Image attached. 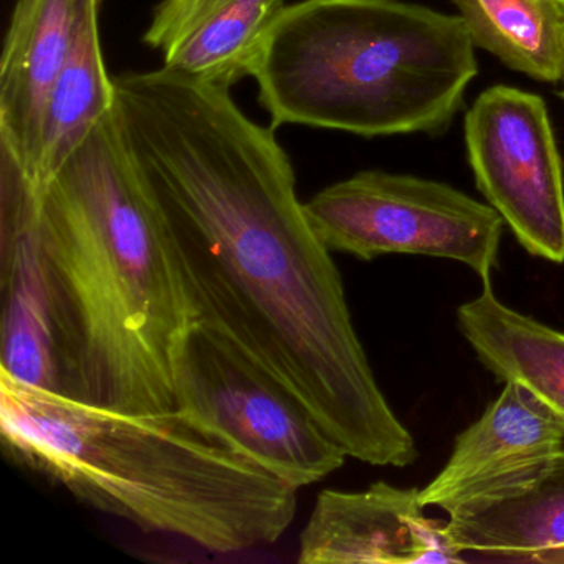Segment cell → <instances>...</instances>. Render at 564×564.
Returning <instances> with one entry per match:
<instances>
[{"mask_svg":"<svg viewBox=\"0 0 564 564\" xmlns=\"http://www.w3.org/2000/svg\"><path fill=\"white\" fill-rule=\"evenodd\" d=\"M113 80L124 147L166 217L197 318L285 382L348 457L414 464L275 128L227 88L164 67Z\"/></svg>","mask_w":564,"mask_h":564,"instance_id":"1","label":"cell"},{"mask_svg":"<svg viewBox=\"0 0 564 564\" xmlns=\"http://www.w3.org/2000/svg\"><path fill=\"white\" fill-rule=\"evenodd\" d=\"M35 232L62 394L123 412L176 409L174 362L196 310L115 108L41 187Z\"/></svg>","mask_w":564,"mask_h":564,"instance_id":"2","label":"cell"},{"mask_svg":"<svg viewBox=\"0 0 564 564\" xmlns=\"http://www.w3.org/2000/svg\"><path fill=\"white\" fill-rule=\"evenodd\" d=\"M4 448L74 497L214 553L276 543L296 490L180 409L123 412L0 372Z\"/></svg>","mask_w":564,"mask_h":564,"instance_id":"3","label":"cell"},{"mask_svg":"<svg viewBox=\"0 0 564 564\" xmlns=\"http://www.w3.org/2000/svg\"><path fill=\"white\" fill-rule=\"evenodd\" d=\"M474 48L460 15L399 0H300L273 25L252 77L272 128L435 133L477 77Z\"/></svg>","mask_w":564,"mask_h":564,"instance_id":"4","label":"cell"},{"mask_svg":"<svg viewBox=\"0 0 564 564\" xmlns=\"http://www.w3.org/2000/svg\"><path fill=\"white\" fill-rule=\"evenodd\" d=\"M174 395L176 409L292 487L323 480L348 457L285 382L204 319L177 349Z\"/></svg>","mask_w":564,"mask_h":564,"instance_id":"5","label":"cell"},{"mask_svg":"<svg viewBox=\"0 0 564 564\" xmlns=\"http://www.w3.org/2000/svg\"><path fill=\"white\" fill-rule=\"evenodd\" d=\"M310 226L332 252L359 260L389 253L454 260L490 282L503 219L448 184L361 171L305 203Z\"/></svg>","mask_w":564,"mask_h":564,"instance_id":"6","label":"cell"},{"mask_svg":"<svg viewBox=\"0 0 564 564\" xmlns=\"http://www.w3.org/2000/svg\"><path fill=\"white\" fill-rule=\"evenodd\" d=\"M478 191L538 259L564 263L563 161L543 98L488 88L465 117Z\"/></svg>","mask_w":564,"mask_h":564,"instance_id":"7","label":"cell"},{"mask_svg":"<svg viewBox=\"0 0 564 564\" xmlns=\"http://www.w3.org/2000/svg\"><path fill=\"white\" fill-rule=\"evenodd\" d=\"M564 448V419L530 389L505 382L480 419L455 438L437 477L421 490L422 507L452 513L527 484Z\"/></svg>","mask_w":564,"mask_h":564,"instance_id":"8","label":"cell"},{"mask_svg":"<svg viewBox=\"0 0 564 564\" xmlns=\"http://www.w3.org/2000/svg\"><path fill=\"white\" fill-rule=\"evenodd\" d=\"M302 564L464 563L445 523L424 514L419 488L376 481L365 491L323 490L300 533Z\"/></svg>","mask_w":564,"mask_h":564,"instance_id":"9","label":"cell"},{"mask_svg":"<svg viewBox=\"0 0 564 564\" xmlns=\"http://www.w3.org/2000/svg\"><path fill=\"white\" fill-rule=\"evenodd\" d=\"M285 0H161L144 44L164 68L229 90L252 77Z\"/></svg>","mask_w":564,"mask_h":564,"instance_id":"10","label":"cell"},{"mask_svg":"<svg viewBox=\"0 0 564 564\" xmlns=\"http://www.w3.org/2000/svg\"><path fill=\"white\" fill-rule=\"evenodd\" d=\"M82 0H18L0 61V141L34 173L48 94L67 62Z\"/></svg>","mask_w":564,"mask_h":564,"instance_id":"11","label":"cell"},{"mask_svg":"<svg viewBox=\"0 0 564 564\" xmlns=\"http://www.w3.org/2000/svg\"><path fill=\"white\" fill-rule=\"evenodd\" d=\"M448 540L462 554L564 563V448L520 487L448 513Z\"/></svg>","mask_w":564,"mask_h":564,"instance_id":"12","label":"cell"},{"mask_svg":"<svg viewBox=\"0 0 564 564\" xmlns=\"http://www.w3.org/2000/svg\"><path fill=\"white\" fill-rule=\"evenodd\" d=\"M457 326L488 371L530 389L564 419V333L508 308L491 282L458 306Z\"/></svg>","mask_w":564,"mask_h":564,"instance_id":"13","label":"cell"},{"mask_svg":"<svg viewBox=\"0 0 564 564\" xmlns=\"http://www.w3.org/2000/svg\"><path fill=\"white\" fill-rule=\"evenodd\" d=\"M98 2L82 0L67 62L58 74L42 117L32 183L41 189L117 104L101 52Z\"/></svg>","mask_w":564,"mask_h":564,"instance_id":"14","label":"cell"},{"mask_svg":"<svg viewBox=\"0 0 564 564\" xmlns=\"http://www.w3.org/2000/svg\"><path fill=\"white\" fill-rule=\"evenodd\" d=\"M454 4L475 47L534 80H563L564 11L557 0H454Z\"/></svg>","mask_w":564,"mask_h":564,"instance_id":"15","label":"cell"},{"mask_svg":"<svg viewBox=\"0 0 564 564\" xmlns=\"http://www.w3.org/2000/svg\"><path fill=\"white\" fill-rule=\"evenodd\" d=\"M557 2H560L561 8H563V9H564V0H557Z\"/></svg>","mask_w":564,"mask_h":564,"instance_id":"16","label":"cell"},{"mask_svg":"<svg viewBox=\"0 0 564 564\" xmlns=\"http://www.w3.org/2000/svg\"><path fill=\"white\" fill-rule=\"evenodd\" d=\"M563 11H564V9H563ZM563 82H564V75H563ZM563 97H564V94H563Z\"/></svg>","mask_w":564,"mask_h":564,"instance_id":"17","label":"cell"}]
</instances>
